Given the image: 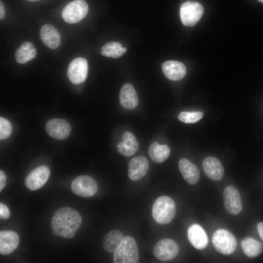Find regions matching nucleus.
Masks as SVG:
<instances>
[{
  "instance_id": "nucleus-27",
  "label": "nucleus",
  "mask_w": 263,
  "mask_h": 263,
  "mask_svg": "<svg viewBox=\"0 0 263 263\" xmlns=\"http://www.w3.org/2000/svg\"><path fill=\"white\" fill-rule=\"evenodd\" d=\"M203 117L201 112H183L178 115V119L185 123H194L199 121Z\"/></svg>"
},
{
  "instance_id": "nucleus-16",
  "label": "nucleus",
  "mask_w": 263,
  "mask_h": 263,
  "mask_svg": "<svg viewBox=\"0 0 263 263\" xmlns=\"http://www.w3.org/2000/svg\"><path fill=\"white\" fill-rule=\"evenodd\" d=\"M42 42L50 49L57 48L61 43V36L57 30L50 24H46L40 30Z\"/></svg>"
},
{
  "instance_id": "nucleus-6",
  "label": "nucleus",
  "mask_w": 263,
  "mask_h": 263,
  "mask_svg": "<svg viewBox=\"0 0 263 263\" xmlns=\"http://www.w3.org/2000/svg\"><path fill=\"white\" fill-rule=\"evenodd\" d=\"M203 13V7L197 2L186 1L182 4L180 9L182 22L187 26L196 24L201 18Z\"/></svg>"
},
{
  "instance_id": "nucleus-19",
  "label": "nucleus",
  "mask_w": 263,
  "mask_h": 263,
  "mask_svg": "<svg viewBox=\"0 0 263 263\" xmlns=\"http://www.w3.org/2000/svg\"><path fill=\"white\" fill-rule=\"evenodd\" d=\"M119 101L122 106L127 110L134 109L138 104V98L132 85L126 83L122 85L119 95Z\"/></svg>"
},
{
  "instance_id": "nucleus-7",
  "label": "nucleus",
  "mask_w": 263,
  "mask_h": 263,
  "mask_svg": "<svg viewBox=\"0 0 263 263\" xmlns=\"http://www.w3.org/2000/svg\"><path fill=\"white\" fill-rule=\"evenodd\" d=\"M72 191L76 195L85 198L94 196L98 187L96 181L88 175H81L75 178L71 183Z\"/></svg>"
},
{
  "instance_id": "nucleus-21",
  "label": "nucleus",
  "mask_w": 263,
  "mask_h": 263,
  "mask_svg": "<svg viewBox=\"0 0 263 263\" xmlns=\"http://www.w3.org/2000/svg\"><path fill=\"white\" fill-rule=\"evenodd\" d=\"M139 147L138 142L135 136L130 132H125L122 140L117 145V151L125 156H130L137 150Z\"/></svg>"
},
{
  "instance_id": "nucleus-29",
  "label": "nucleus",
  "mask_w": 263,
  "mask_h": 263,
  "mask_svg": "<svg viewBox=\"0 0 263 263\" xmlns=\"http://www.w3.org/2000/svg\"><path fill=\"white\" fill-rule=\"evenodd\" d=\"M10 217V211L8 208L3 204L0 203V217L1 219H7Z\"/></svg>"
},
{
  "instance_id": "nucleus-33",
  "label": "nucleus",
  "mask_w": 263,
  "mask_h": 263,
  "mask_svg": "<svg viewBox=\"0 0 263 263\" xmlns=\"http://www.w3.org/2000/svg\"><path fill=\"white\" fill-rule=\"evenodd\" d=\"M29 1H31V2H35V1H38L40 0H27Z\"/></svg>"
},
{
  "instance_id": "nucleus-2",
  "label": "nucleus",
  "mask_w": 263,
  "mask_h": 263,
  "mask_svg": "<svg viewBox=\"0 0 263 263\" xmlns=\"http://www.w3.org/2000/svg\"><path fill=\"white\" fill-rule=\"evenodd\" d=\"M175 204L170 197L163 195L154 201L152 207V216L154 221L160 225L169 223L175 216Z\"/></svg>"
},
{
  "instance_id": "nucleus-12",
  "label": "nucleus",
  "mask_w": 263,
  "mask_h": 263,
  "mask_svg": "<svg viewBox=\"0 0 263 263\" xmlns=\"http://www.w3.org/2000/svg\"><path fill=\"white\" fill-rule=\"evenodd\" d=\"M45 130L51 137L58 140H64L69 136L71 127L66 120L56 118L47 122Z\"/></svg>"
},
{
  "instance_id": "nucleus-11",
  "label": "nucleus",
  "mask_w": 263,
  "mask_h": 263,
  "mask_svg": "<svg viewBox=\"0 0 263 263\" xmlns=\"http://www.w3.org/2000/svg\"><path fill=\"white\" fill-rule=\"evenodd\" d=\"M224 206L230 214L237 215L242 209V202L238 190L233 186H226L223 192Z\"/></svg>"
},
{
  "instance_id": "nucleus-13",
  "label": "nucleus",
  "mask_w": 263,
  "mask_h": 263,
  "mask_svg": "<svg viewBox=\"0 0 263 263\" xmlns=\"http://www.w3.org/2000/svg\"><path fill=\"white\" fill-rule=\"evenodd\" d=\"M149 169V163L144 156L132 158L128 164V175L132 181H138L143 178Z\"/></svg>"
},
{
  "instance_id": "nucleus-4",
  "label": "nucleus",
  "mask_w": 263,
  "mask_h": 263,
  "mask_svg": "<svg viewBox=\"0 0 263 263\" xmlns=\"http://www.w3.org/2000/svg\"><path fill=\"white\" fill-rule=\"evenodd\" d=\"M212 242L215 249L224 255L233 253L237 247V241L234 236L229 231L220 229L212 235Z\"/></svg>"
},
{
  "instance_id": "nucleus-30",
  "label": "nucleus",
  "mask_w": 263,
  "mask_h": 263,
  "mask_svg": "<svg viewBox=\"0 0 263 263\" xmlns=\"http://www.w3.org/2000/svg\"><path fill=\"white\" fill-rule=\"evenodd\" d=\"M6 176L5 173L1 170L0 171V191L4 188L6 184Z\"/></svg>"
},
{
  "instance_id": "nucleus-26",
  "label": "nucleus",
  "mask_w": 263,
  "mask_h": 263,
  "mask_svg": "<svg viewBox=\"0 0 263 263\" xmlns=\"http://www.w3.org/2000/svg\"><path fill=\"white\" fill-rule=\"evenodd\" d=\"M127 51L119 42L112 41L105 43L102 47L101 53L105 56L116 58L123 56Z\"/></svg>"
},
{
  "instance_id": "nucleus-10",
  "label": "nucleus",
  "mask_w": 263,
  "mask_h": 263,
  "mask_svg": "<svg viewBox=\"0 0 263 263\" xmlns=\"http://www.w3.org/2000/svg\"><path fill=\"white\" fill-rule=\"evenodd\" d=\"M50 174L49 168L46 166H40L31 171L25 179V185L31 190L41 188L47 182Z\"/></svg>"
},
{
  "instance_id": "nucleus-22",
  "label": "nucleus",
  "mask_w": 263,
  "mask_h": 263,
  "mask_svg": "<svg viewBox=\"0 0 263 263\" xmlns=\"http://www.w3.org/2000/svg\"><path fill=\"white\" fill-rule=\"evenodd\" d=\"M36 55L37 50L33 44L25 41L17 50L15 57L17 63L24 64L34 58Z\"/></svg>"
},
{
  "instance_id": "nucleus-1",
  "label": "nucleus",
  "mask_w": 263,
  "mask_h": 263,
  "mask_svg": "<svg viewBox=\"0 0 263 263\" xmlns=\"http://www.w3.org/2000/svg\"><path fill=\"white\" fill-rule=\"evenodd\" d=\"M81 222L82 218L78 211L70 207H62L54 213L51 226L56 235L71 239L75 236Z\"/></svg>"
},
{
  "instance_id": "nucleus-17",
  "label": "nucleus",
  "mask_w": 263,
  "mask_h": 263,
  "mask_svg": "<svg viewBox=\"0 0 263 263\" xmlns=\"http://www.w3.org/2000/svg\"><path fill=\"white\" fill-rule=\"evenodd\" d=\"M162 70L166 77L172 81L182 79L187 72L186 66L181 62L168 60L162 65Z\"/></svg>"
},
{
  "instance_id": "nucleus-32",
  "label": "nucleus",
  "mask_w": 263,
  "mask_h": 263,
  "mask_svg": "<svg viewBox=\"0 0 263 263\" xmlns=\"http://www.w3.org/2000/svg\"><path fill=\"white\" fill-rule=\"evenodd\" d=\"M5 15V10L4 5L1 1L0 2V19H3Z\"/></svg>"
},
{
  "instance_id": "nucleus-8",
  "label": "nucleus",
  "mask_w": 263,
  "mask_h": 263,
  "mask_svg": "<svg viewBox=\"0 0 263 263\" xmlns=\"http://www.w3.org/2000/svg\"><path fill=\"white\" fill-rule=\"evenodd\" d=\"M179 252L177 243L170 239H163L158 241L153 249L154 256L162 261H169L175 258Z\"/></svg>"
},
{
  "instance_id": "nucleus-14",
  "label": "nucleus",
  "mask_w": 263,
  "mask_h": 263,
  "mask_svg": "<svg viewBox=\"0 0 263 263\" xmlns=\"http://www.w3.org/2000/svg\"><path fill=\"white\" fill-rule=\"evenodd\" d=\"M202 167L206 175L211 180L217 181L221 180L224 174V169L220 161L213 156L205 158Z\"/></svg>"
},
{
  "instance_id": "nucleus-5",
  "label": "nucleus",
  "mask_w": 263,
  "mask_h": 263,
  "mask_svg": "<svg viewBox=\"0 0 263 263\" xmlns=\"http://www.w3.org/2000/svg\"><path fill=\"white\" fill-rule=\"evenodd\" d=\"M88 10V5L84 0H74L63 8L61 16L66 22L74 24L83 19Z\"/></svg>"
},
{
  "instance_id": "nucleus-20",
  "label": "nucleus",
  "mask_w": 263,
  "mask_h": 263,
  "mask_svg": "<svg viewBox=\"0 0 263 263\" xmlns=\"http://www.w3.org/2000/svg\"><path fill=\"white\" fill-rule=\"evenodd\" d=\"M179 170L186 182L190 185L196 184L199 180L200 171L197 167L187 158H182L178 162Z\"/></svg>"
},
{
  "instance_id": "nucleus-23",
  "label": "nucleus",
  "mask_w": 263,
  "mask_h": 263,
  "mask_svg": "<svg viewBox=\"0 0 263 263\" xmlns=\"http://www.w3.org/2000/svg\"><path fill=\"white\" fill-rule=\"evenodd\" d=\"M124 238L123 233L118 229L108 232L103 240V247L109 253H113L120 245Z\"/></svg>"
},
{
  "instance_id": "nucleus-28",
  "label": "nucleus",
  "mask_w": 263,
  "mask_h": 263,
  "mask_svg": "<svg viewBox=\"0 0 263 263\" xmlns=\"http://www.w3.org/2000/svg\"><path fill=\"white\" fill-rule=\"evenodd\" d=\"M12 127L10 122L2 117L0 118V139L4 140L11 134Z\"/></svg>"
},
{
  "instance_id": "nucleus-9",
  "label": "nucleus",
  "mask_w": 263,
  "mask_h": 263,
  "mask_svg": "<svg viewBox=\"0 0 263 263\" xmlns=\"http://www.w3.org/2000/svg\"><path fill=\"white\" fill-rule=\"evenodd\" d=\"M88 72L87 60L83 57H77L69 63L67 75L70 81L74 84L83 82L86 79Z\"/></svg>"
},
{
  "instance_id": "nucleus-15",
  "label": "nucleus",
  "mask_w": 263,
  "mask_h": 263,
  "mask_svg": "<svg viewBox=\"0 0 263 263\" xmlns=\"http://www.w3.org/2000/svg\"><path fill=\"white\" fill-rule=\"evenodd\" d=\"M19 238L13 231L3 230L0 232V253L3 255L13 252L18 247Z\"/></svg>"
},
{
  "instance_id": "nucleus-3",
  "label": "nucleus",
  "mask_w": 263,
  "mask_h": 263,
  "mask_svg": "<svg viewBox=\"0 0 263 263\" xmlns=\"http://www.w3.org/2000/svg\"><path fill=\"white\" fill-rule=\"evenodd\" d=\"M114 263H137L139 262V251L135 239L126 236L113 252Z\"/></svg>"
},
{
  "instance_id": "nucleus-24",
  "label": "nucleus",
  "mask_w": 263,
  "mask_h": 263,
  "mask_svg": "<svg viewBox=\"0 0 263 263\" xmlns=\"http://www.w3.org/2000/svg\"><path fill=\"white\" fill-rule=\"evenodd\" d=\"M149 154L154 162L161 163L169 157L170 150L166 145H160L157 142H154L149 147Z\"/></svg>"
},
{
  "instance_id": "nucleus-18",
  "label": "nucleus",
  "mask_w": 263,
  "mask_h": 263,
  "mask_svg": "<svg viewBox=\"0 0 263 263\" xmlns=\"http://www.w3.org/2000/svg\"><path fill=\"white\" fill-rule=\"evenodd\" d=\"M188 237L192 245L199 250L205 248L208 242L206 232L200 225L197 224L192 225L188 227Z\"/></svg>"
},
{
  "instance_id": "nucleus-31",
  "label": "nucleus",
  "mask_w": 263,
  "mask_h": 263,
  "mask_svg": "<svg viewBox=\"0 0 263 263\" xmlns=\"http://www.w3.org/2000/svg\"><path fill=\"white\" fill-rule=\"evenodd\" d=\"M257 229L261 238L263 240V222L258 224Z\"/></svg>"
},
{
  "instance_id": "nucleus-34",
  "label": "nucleus",
  "mask_w": 263,
  "mask_h": 263,
  "mask_svg": "<svg viewBox=\"0 0 263 263\" xmlns=\"http://www.w3.org/2000/svg\"><path fill=\"white\" fill-rule=\"evenodd\" d=\"M259 1H260V2H263V0H258Z\"/></svg>"
},
{
  "instance_id": "nucleus-25",
  "label": "nucleus",
  "mask_w": 263,
  "mask_h": 263,
  "mask_svg": "<svg viewBox=\"0 0 263 263\" xmlns=\"http://www.w3.org/2000/svg\"><path fill=\"white\" fill-rule=\"evenodd\" d=\"M244 253L249 257H255L260 254L263 250L262 244L255 239L247 237L241 242Z\"/></svg>"
}]
</instances>
